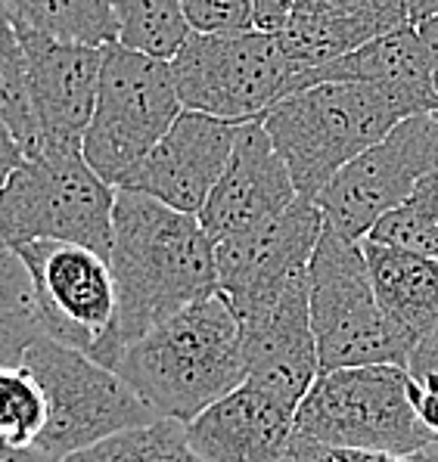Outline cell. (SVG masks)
<instances>
[{
    "instance_id": "cell-2",
    "label": "cell",
    "mask_w": 438,
    "mask_h": 462,
    "mask_svg": "<svg viewBox=\"0 0 438 462\" xmlns=\"http://www.w3.org/2000/svg\"><path fill=\"white\" fill-rule=\"evenodd\" d=\"M116 373L159 419L193 422L246 382L239 319L221 292L162 319L131 341Z\"/></svg>"
},
{
    "instance_id": "cell-37",
    "label": "cell",
    "mask_w": 438,
    "mask_h": 462,
    "mask_svg": "<svg viewBox=\"0 0 438 462\" xmlns=\"http://www.w3.org/2000/svg\"><path fill=\"white\" fill-rule=\"evenodd\" d=\"M284 462H308V459H305V453H302L299 447H295V440L289 444V453H286V459H284Z\"/></svg>"
},
{
    "instance_id": "cell-19",
    "label": "cell",
    "mask_w": 438,
    "mask_h": 462,
    "mask_svg": "<svg viewBox=\"0 0 438 462\" xmlns=\"http://www.w3.org/2000/svg\"><path fill=\"white\" fill-rule=\"evenodd\" d=\"M333 81L373 84L379 90H388L401 103L411 106L414 116L438 112V81H435L433 53H429L426 41H423L416 25L388 32L383 38L370 41V44L351 50V53L327 62V66L314 69V72L295 78L289 84V94L311 88V84H333Z\"/></svg>"
},
{
    "instance_id": "cell-8",
    "label": "cell",
    "mask_w": 438,
    "mask_h": 462,
    "mask_svg": "<svg viewBox=\"0 0 438 462\" xmlns=\"http://www.w3.org/2000/svg\"><path fill=\"white\" fill-rule=\"evenodd\" d=\"M183 112L172 62L122 44L103 47L97 106L81 155L109 187H118Z\"/></svg>"
},
{
    "instance_id": "cell-38",
    "label": "cell",
    "mask_w": 438,
    "mask_h": 462,
    "mask_svg": "<svg viewBox=\"0 0 438 462\" xmlns=\"http://www.w3.org/2000/svg\"><path fill=\"white\" fill-rule=\"evenodd\" d=\"M0 183H4V180H0ZM0 248H6V245H4V239H0Z\"/></svg>"
},
{
    "instance_id": "cell-25",
    "label": "cell",
    "mask_w": 438,
    "mask_h": 462,
    "mask_svg": "<svg viewBox=\"0 0 438 462\" xmlns=\"http://www.w3.org/2000/svg\"><path fill=\"white\" fill-rule=\"evenodd\" d=\"M367 239L438 261V168L416 183L398 208L379 217Z\"/></svg>"
},
{
    "instance_id": "cell-15",
    "label": "cell",
    "mask_w": 438,
    "mask_h": 462,
    "mask_svg": "<svg viewBox=\"0 0 438 462\" xmlns=\"http://www.w3.org/2000/svg\"><path fill=\"white\" fill-rule=\"evenodd\" d=\"M28 60V97L38 122L41 149H81L97 106L103 47L66 44L19 32Z\"/></svg>"
},
{
    "instance_id": "cell-9",
    "label": "cell",
    "mask_w": 438,
    "mask_h": 462,
    "mask_svg": "<svg viewBox=\"0 0 438 462\" xmlns=\"http://www.w3.org/2000/svg\"><path fill=\"white\" fill-rule=\"evenodd\" d=\"M172 75L183 109L233 125L261 122L295 78L277 34L261 28L193 32L174 53Z\"/></svg>"
},
{
    "instance_id": "cell-35",
    "label": "cell",
    "mask_w": 438,
    "mask_h": 462,
    "mask_svg": "<svg viewBox=\"0 0 438 462\" xmlns=\"http://www.w3.org/2000/svg\"><path fill=\"white\" fill-rule=\"evenodd\" d=\"M0 462H53L47 453H41L38 447H16L0 440Z\"/></svg>"
},
{
    "instance_id": "cell-12",
    "label": "cell",
    "mask_w": 438,
    "mask_h": 462,
    "mask_svg": "<svg viewBox=\"0 0 438 462\" xmlns=\"http://www.w3.org/2000/svg\"><path fill=\"white\" fill-rule=\"evenodd\" d=\"M323 226L327 224L314 199L299 196L284 215L218 239V292L228 298L233 314H252L293 282L305 280Z\"/></svg>"
},
{
    "instance_id": "cell-13",
    "label": "cell",
    "mask_w": 438,
    "mask_h": 462,
    "mask_svg": "<svg viewBox=\"0 0 438 462\" xmlns=\"http://www.w3.org/2000/svg\"><path fill=\"white\" fill-rule=\"evenodd\" d=\"M237 134L239 125L183 109L165 137L116 189L150 196L183 215H200L228 168Z\"/></svg>"
},
{
    "instance_id": "cell-33",
    "label": "cell",
    "mask_w": 438,
    "mask_h": 462,
    "mask_svg": "<svg viewBox=\"0 0 438 462\" xmlns=\"http://www.w3.org/2000/svg\"><path fill=\"white\" fill-rule=\"evenodd\" d=\"M23 159H25L23 146H19L16 137H13V134L6 131L4 125H0V180H4V177L10 174V171L16 168Z\"/></svg>"
},
{
    "instance_id": "cell-20",
    "label": "cell",
    "mask_w": 438,
    "mask_h": 462,
    "mask_svg": "<svg viewBox=\"0 0 438 462\" xmlns=\"http://www.w3.org/2000/svg\"><path fill=\"white\" fill-rule=\"evenodd\" d=\"M373 295L398 338L414 351L438 326V261L361 239Z\"/></svg>"
},
{
    "instance_id": "cell-24",
    "label": "cell",
    "mask_w": 438,
    "mask_h": 462,
    "mask_svg": "<svg viewBox=\"0 0 438 462\" xmlns=\"http://www.w3.org/2000/svg\"><path fill=\"white\" fill-rule=\"evenodd\" d=\"M62 462H202L187 440V425L159 419L153 425L118 431Z\"/></svg>"
},
{
    "instance_id": "cell-5",
    "label": "cell",
    "mask_w": 438,
    "mask_h": 462,
    "mask_svg": "<svg viewBox=\"0 0 438 462\" xmlns=\"http://www.w3.org/2000/svg\"><path fill=\"white\" fill-rule=\"evenodd\" d=\"M405 366H349L321 373L295 413V435L323 447L416 459L435 435L414 413Z\"/></svg>"
},
{
    "instance_id": "cell-36",
    "label": "cell",
    "mask_w": 438,
    "mask_h": 462,
    "mask_svg": "<svg viewBox=\"0 0 438 462\" xmlns=\"http://www.w3.org/2000/svg\"><path fill=\"white\" fill-rule=\"evenodd\" d=\"M423 34V41H426L429 53H433V66H435V81H438V19H433V23H423L416 25Z\"/></svg>"
},
{
    "instance_id": "cell-3",
    "label": "cell",
    "mask_w": 438,
    "mask_h": 462,
    "mask_svg": "<svg viewBox=\"0 0 438 462\" xmlns=\"http://www.w3.org/2000/svg\"><path fill=\"white\" fill-rule=\"evenodd\" d=\"M411 106L373 84H311L267 109L261 118L295 193L314 199L349 162L377 146Z\"/></svg>"
},
{
    "instance_id": "cell-7",
    "label": "cell",
    "mask_w": 438,
    "mask_h": 462,
    "mask_svg": "<svg viewBox=\"0 0 438 462\" xmlns=\"http://www.w3.org/2000/svg\"><path fill=\"white\" fill-rule=\"evenodd\" d=\"M23 366L44 388L47 425L34 447L53 462L88 450L118 431L159 422V416L116 369L47 336L28 345Z\"/></svg>"
},
{
    "instance_id": "cell-6",
    "label": "cell",
    "mask_w": 438,
    "mask_h": 462,
    "mask_svg": "<svg viewBox=\"0 0 438 462\" xmlns=\"http://www.w3.org/2000/svg\"><path fill=\"white\" fill-rule=\"evenodd\" d=\"M308 314L321 373L411 360L373 295L370 270L358 239L323 226L308 264Z\"/></svg>"
},
{
    "instance_id": "cell-4",
    "label": "cell",
    "mask_w": 438,
    "mask_h": 462,
    "mask_svg": "<svg viewBox=\"0 0 438 462\" xmlns=\"http://www.w3.org/2000/svg\"><path fill=\"white\" fill-rule=\"evenodd\" d=\"M116 187L84 162L81 149L25 155L0 183V239L6 248L72 243L109 261Z\"/></svg>"
},
{
    "instance_id": "cell-1",
    "label": "cell",
    "mask_w": 438,
    "mask_h": 462,
    "mask_svg": "<svg viewBox=\"0 0 438 462\" xmlns=\"http://www.w3.org/2000/svg\"><path fill=\"white\" fill-rule=\"evenodd\" d=\"M109 270L116 319L94 357L109 369L131 341L162 319L218 295L215 239L202 230L200 217L131 189H116Z\"/></svg>"
},
{
    "instance_id": "cell-14",
    "label": "cell",
    "mask_w": 438,
    "mask_h": 462,
    "mask_svg": "<svg viewBox=\"0 0 438 462\" xmlns=\"http://www.w3.org/2000/svg\"><path fill=\"white\" fill-rule=\"evenodd\" d=\"M302 401L284 385L246 379L187 422V440L202 462H284Z\"/></svg>"
},
{
    "instance_id": "cell-18",
    "label": "cell",
    "mask_w": 438,
    "mask_h": 462,
    "mask_svg": "<svg viewBox=\"0 0 438 462\" xmlns=\"http://www.w3.org/2000/svg\"><path fill=\"white\" fill-rule=\"evenodd\" d=\"M239 319L246 379H265L305 397L321 375L308 314V276Z\"/></svg>"
},
{
    "instance_id": "cell-27",
    "label": "cell",
    "mask_w": 438,
    "mask_h": 462,
    "mask_svg": "<svg viewBox=\"0 0 438 462\" xmlns=\"http://www.w3.org/2000/svg\"><path fill=\"white\" fill-rule=\"evenodd\" d=\"M181 6L190 28L202 34L249 32V28H256L252 0H181Z\"/></svg>"
},
{
    "instance_id": "cell-32",
    "label": "cell",
    "mask_w": 438,
    "mask_h": 462,
    "mask_svg": "<svg viewBox=\"0 0 438 462\" xmlns=\"http://www.w3.org/2000/svg\"><path fill=\"white\" fill-rule=\"evenodd\" d=\"M426 373L438 375V326L414 347L411 360H407V375H426Z\"/></svg>"
},
{
    "instance_id": "cell-34",
    "label": "cell",
    "mask_w": 438,
    "mask_h": 462,
    "mask_svg": "<svg viewBox=\"0 0 438 462\" xmlns=\"http://www.w3.org/2000/svg\"><path fill=\"white\" fill-rule=\"evenodd\" d=\"M405 6V16L411 25H423L438 19V0H401Z\"/></svg>"
},
{
    "instance_id": "cell-21",
    "label": "cell",
    "mask_w": 438,
    "mask_h": 462,
    "mask_svg": "<svg viewBox=\"0 0 438 462\" xmlns=\"http://www.w3.org/2000/svg\"><path fill=\"white\" fill-rule=\"evenodd\" d=\"M19 32L66 44L109 47L118 41L112 0H6Z\"/></svg>"
},
{
    "instance_id": "cell-11",
    "label": "cell",
    "mask_w": 438,
    "mask_h": 462,
    "mask_svg": "<svg viewBox=\"0 0 438 462\" xmlns=\"http://www.w3.org/2000/svg\"><path fill=\"white\" fill-rule=\"evenodd\" d=\"M16 252L32 273L41 336L94 360L116 319L109 261L72 243H32Z\"/></svg>"
},
{
    "instance_id": "cell-17",
    "label": "cell",
    "mask_w": 438,
    "mask_h": 462,
    "mask_svg": "<svg viewBox=\"0 0 438 462\" xmlns=\"http://www.w3.org/2000/svg\"><path fill=\"white\" fill-rule=\"evenodd\" d=\"M405 25L411 23L401 0H295L286 25L274 34L302 78Z\"/></svg>"
},
{
    "instance_id": "cell-28",
    "label": "cell",
    "mask_w": 438,
    "mask_h": 462,
    "mask_svg": "<svg viewBox=\"0 0 438 462\" xmlns=\"http://www.w3.org/2000/svg\"><path fill=\"white\" fill-rule=\"evenodd\" d=\"M0 314H32L34 286L25 261L13 248H0ZM38 319V317H34Z\"/></svg>"
},
{
    "instance_id": "cell-16",
    "label": "cell",
    "mask_w": 438,
    "mask_h": 462,
    "mask_svg": "<svg viewBox=\"0 0 438 462\" xmlns=\"http://www.w3.org/2000/svg\"><path fill=\"white\" fill-rule=\"evenodd\" d=\"M295 199L299 193H295L289 168L274 149L265 125L246 122L239 125L221 180L215 183L196 217L202 230L218 243V239L237 236V233L284 215Z\"/></svg>"
},
{
    "instance_id": "cell-23",
    "label": "cell",
    "mask_w": 438,
    "mask_h": 462,
    "mask_svg": "<svg viewBox=\"0 0 438 462\" xmlns=\"http://www.w3.org/2000/svg\"><path fill=\"white\" fill-rule=\"evenodd\" d=\"M116 6V44L155 56V60H174L183 41L193 34L181 0H112Z\"/></svg>"
},
{
    "instance_id": "cell-10",
    "label": "cell",
    "mask_w": 438,
    "mask_h": 462,
    "mask_svg": "<svg viewBox=\"0 0 438 462\" xmlns=\"http://www.w3.org/2000/svg\"><path fill=\"white\" fill-rule=\"evenodd\" d=\"M438 168V112L398 122L367 152L349 162L314 196L323 224L349 239H367L377 220L398 208L416 183Z\"/></svg>"
},
{
    "instance_id": "cell-30",
    "label": "cell",
    "mask_w": 438,
    "mask_h": 462,
    "mask_svg": "<svg viewBox=\"0 0 438 462\" xmlns=\"http://www.w3.org/2000/svg\"><path fill=\"white\" fill-rule=\"evenodd\" d=\"M407 394H411L414 413L423 422V429L438 438V375L435 373L411 375Z\"/></svg>"
},
{
    "instance_id": "cell-22",
    "label": "cell",
    "mask_w": 438,
    "mask_h": 462,
    "mask_svg": "<svg viewBox=\"0 0 438 462\" xmlns=\"http://www.w3.org/2000/svg\"><path fill=\"white\" fill-rule=\"evenodd\" d=\"M0 125L16 137L25 155L41 152V134L28 97V60L6 0H0Z\"/></svg>"
},
{
    "instance_id": "cell-26",
    "label": "cell",
    "mask_w": 438,
    "mask_h": 462,
    "mask_svg": "<svg viewBox=\"0 0 438 462\" xmlns=\"http://www.w3.org/2000/svg\"><path fill=\"white\" fill-rule=\"evenodd\" d=\"M47 425V397L25 366H0V440L34 447Z\"/></svg>"
},
{
    "instance_id": "cell-31",
    "label": "cell",
    "mask_w": 438,
    "mask_h": 462,
    "mask_svg": "<svg viewBox=\"0 0 438 462\" xmlns=\"http://www.w3.org/2000/svg\"><path fill=\"white\" fill-rule=\"evenodd\" d=\"M295 0H252V13H256V28L261 32H280L289 19Z\"/></svg>"
},
{
    "instance_id": "cell-29",
    "label": "cell",
    "mask_w": 438,
    "mask_h": 462,
    "mask_svg": "<svg viewBox=\"0 0 438 462\" xmlns=\"http://www.w3.org/2000/svg\"><path fill=\"white\" fill-rule=\"evenodd\" d=\"M41 326L32 314H0V366H23V357Z\"/></svg>"
}]
</instances>
